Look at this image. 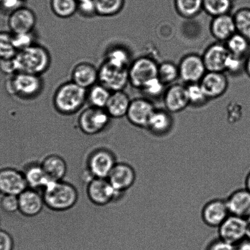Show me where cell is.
Here are the masks:
<instances>
[{
	"instance_id": "1",
	"label": "cell",
	"mask_w": 250,
	"mask_h": 250,
	"mask_svg": "<svg viewBox=\"0 0 250 250\" xmlns=\"http://www.w3.org/2000/svg\"><path fill=\"white\" fill-rule=\"evenodd\" d=\"M87 104V90L72 81L61 83L53 93V108L62 116H70L80 112Z\"/></svg>"
},
{
	"instance_id": "2",
	"label": "cell",
	"mask_w": 250,
	"mask_h": 250,
	"mask_svg": "<svg viewBox=\"0 0 250 250\" xmlns=\"http://www.w3.org/2000/svg\"><path fill=\"white\" fill-rule=\"evenodd\" d=\"M17 73L43 76L50 68L51 56L45 46L36 43L20 51L14 58Z\"/></svg>"
},
{
	"instance_id": "3",
	"label": "cell",
	"mask_w": 250,
	"mask_h": 250,
	"mask_svg": "<svg viewBox=\"0 0 250 250\" xmlns=\"http://www.w3.org/2000/svg\"><path fill=\"white\" fill-rule=\"evenodd\" d=\"M44 85L43 76L17 72L9 76L6 89L11 96L20 101L31 102L43 94Z\"/></svg>"
},
{
	"instance_id": "4",
	"label": "cell",
	"mask_w": 250,
	"mask_h": 250,
	"mask_svg": "<svg viewBox=\"0 0 250 250\" xmlns=\"http://www.w3.org/2000/svg\"><path fill=\"white\" fill-rule=\"evenodd\" d=\"M45 205L54 211L69 210L77 203L78 194L76 188L64 181H51L43 189Z\"/></svg>"
},
{
	"instance_id": "5",
	"label": "cell",
	"mask_w": 250,
	"mask_h": 250,
	"mask_svg": "<svg viewBox=\"0 0 250 250\" xmlns=\"http://www.w3.org/2000/svg\"><path fill=\"white\" fill-rule=\"evenodd\" d=\"M111 120L105 109L88 106L79 112L77 124L83 133L92 136L105 131Z\"/></svg>"
},
{
	"instance_id": "6",
	"label": "cell",
	"mask_w": 250,
	"mask_h": 250,
	"mask_svg": "<svg viewBox=\"0 0 250 250\" xmlns=\"http://www.w3.org/2000/svg\"><path fill=\"white\" fill-rule=\"evenodd\" d=\"M159 63L153 58L140 56L132 61L128 68L129 84L141 90L149 80L158 77Z\"/></svg>"
},
{
	"instance_id": "7",
	"label": "cell",
	"mask_w": 250,
	"mask_h": 250,
	"mask_svg": "<svg viewBox=\"0 0 250 250\" xmlns=\"http://www.w3.org/2000/svg\"><path fill=\"white\" fill-rule=\"evenodd\" d=\"M98 69V83L110 92L124 90L129 84L128 68L116 67L102 61Z\"/></svg>"
},
{
	"instance_id": "8",
	"label": "cell",
	"mask_w": 250,
	"mask_h": 250,
	"mask_svg": "<svg viewBox=\"0 0 250 250\" xmlns=\"http://www.w3.org/2000/svg\"><path fill=\"white\" fill-rule=\"evenodd\" d=\"M123 194L115 190L107 178H92L88 181V197L95 205H109L121 198Z\"/></svg>"
},
{
	"instance_id": "9",
	"label": "cell",
	"mask_w": 250,
	"mask_h": 250,
	"mask_svg": "<svg viewBox=\"0 0 250 250\" xmlns=\"http://www.w3.org/2000/svg\"><path fill=\"white\" fill-rule=\"evenodd\" d=\"M116 163V158L111 151L97 149L88 159V172L92 178H107Z\"/></svg>"
},
{
	"instance_id": "10",
	"label": "cell",
	"mask_w": 250,
	"mask_h": 250,
	"mask_svg": "<svg viewBox=\"0 0 250 250\" xmlns=\"http://www.w3.org/2000/svg\"><path fill=\"white\" fill-rule=\"evenodd\" d=\"M178 67L180 78L185 84L199 83L207 72L202 56L195 53L183 56Z\"/></svg>"
},
{
	"instance_id": "11",
	"label": "cell",
	"mask_w": 250,
	"mask_h": 250,
	"mask_svg": "<svg viewBox=\"0 0 250 250\" xmlns=\"http://www.w3.org/2000/svg\"><path fill=\"white\" fill-rule=\"evenodd\" d=\"M248 222L246 219L229 215L224 222L218 228L219 238L237 246L246 239Z\"/></svg>"
},
{
	"instance_id": "12",
	"label": "cell",
	"mask_w": 250,
	"mask_h": 250,
	"mask_svg": "<svg viewBox=\"0 0 250 250\" xmlns=\"http://www.w3.org/2000/svg\"><path fill=\"white\" fill-rule=\"evenodd\" d=\"M28 188L22 171L11 167L0 168V195L19 196Z\"/></svg>"
},
{
	"instance_id": "13",
	"label": "cell",
	"mask_w": 250,
	"mask_h": 250,
	"mask_svg": "<svg viewBox=\"0 0 250 250\" xmlns=\"http://www.w3.org/2000/svg\"><path fill=\"white\" fill-rule=\"evenodd\" d=\"M156 109L151 100L146 97L136 98L131 100L126 117L134 126L146 129L149 119Z\"/></svg>"
},
{
	"instance_id": "14",
	"label": "cell",
	"mask_w": 250,
	"mask_h": 250,
	"mask_svg": "<svg viewBox=\"0 0 250 250\" xmlns=\"http://www.w3.org/2000/svg\"><path fill=\"white\" fill-rule=\"evenodd\" d=\"M37 23V16L33 9L23 6L8 16L7 26L12 34H21L34 31Z\"/></svg>"
},
{
	"instance_id": "15",
	"label": "cell",
	"mask_w": 250,
	"mask_h": 250,
	"mask_svg": "<svg viewBox=\"0 0 250 250\" xmlns=\"http://www.w3.org/2000/svg\"><path fill=\"white\" fill-rule=\"evenodd\" d=\"M98 77V67L90 61H79L70 70V80L87 90L97 84Z\"/></svg>"
},
{
	"instance_id": "16",
	"label": "cell",
	"mask_w": 250,
	"mask_h": 250,
	"mask_svg": "<svg viewBox=\"0 0 250 250\" xmlns=\"http://www.w3.org/2000/svg\"><path fill=\"white\" fill-rule=\"evenodd\" d=\"M136 179L133 167L125 163H116L107 178L115 190L123 193L134 186Z\"/></svg>"
},
{
	"instance_id": "17",
	"label": "cell",
	"mask_w": 250,
	"mask_h": 250,
	"mask_svg": "<svg viewBox=\"0 0 250 250\" xmlns=\"http://www.w3.org/2000/svg\"><path fill=\"white\" fill-rule=\"evenodd\" d=\"M229 54L225 43L217 42L208 46L202 55L207 72H225Z\"/></svg>"
},
{
	"instance_id": "18",
	"label": "cell",
	"mask_w": 250,
	"mask_h": 250,
	"mask_svg": "<svg viewBox=\"0 0 250 250\" xmlns=\"http://www.w3.org/2000/svg\"><path fill=\"white\" fill-rule=\"evenodd\" d=\"M230 215L226 200L215 198L205 203L202 210L203 222L207 227L219 228Z\"/></svg>"
},
{
	"instance_id": "19",
	"label": "cell",
	"mask_w": 250,
	"mask_h": 250,
	"mask_svg": "<svg viewBox=\"0 0 250 250\" xmlns=\"http://www.w3.org/2000/svg\"><path fill=\"white\" fill-rule=\"evenodd\" d=\"M199 83L210 100L222 97L229 87L228 78L225 72H207Z\"/></svg>"
},
{
	"instance_id": "20",
	"label": "cell",
	"mask_w": 250,
	"mask_h": 250,
	"mask_svg": "<svg viewBox=\"0 0 250 250\" xmlns=\"http://www.w3.org/2000/svg\"><path fill=\"white\" fill-rule=\"evenodd\" d=\"M166 111L171 114L179 113L189 106L186 85L178 83L169 85L163 96Z\"/></svg>"
},
{
	"instance_id": "21",
	"label": "cell",
	"mask_w": 250,
	"mask_h": 250,
	"mask_svg": "<svg viewBox=\"0 0 250 250\" xmlns=\"http://www.w3.org/2000/svg\"><path fill=\"white\" fill-rule=\"evenodd\" d=\"M19 212L24 216L35 217L40 214L45 203L38 191L28 188L19 196Z\"/></svg>"
},
{
	"instance_id": "22",
	"label": "cell",
	"mask_w": 250,
	"mask_h": 250,
	"mask_svg": "<svg viewBox=\"0 0 250 250\" xmlns=\"http://www.w3.org/2000/svg\"><path fill=\"white\" fill-rule=\"evenodd\" d=\"M210 32L217 42L225 43L237 32L233 15L227 14L213 17Z\"/></svg>"
},
{
	"instance_id": "23",
	"label": "cell",
	"mask_w": 250,
	"mask_h": 250,
	"mask_svg": "<svg viewBox=\"0 0 250 250\" xmlns=\"http://www.w3.org/2000/svg\"><path fill=\"white\" fill-rule=\"evenodd\" d=\"M230 215L247 219L250 215V192L246 188L234 190L226 200Z\"/></svg>"
},
{
	"instance_id": "24",
	"label": "cell",
	"mask_w": 250,
	"mask_h": 250,
	"mask_svg": "<svg viewBox=\"0 0 250 250\" xmlns=\"http://www.w3.org/2000/svg\"><path fill=\"white\" fill-rule=\"evenodd\" d=\"M174 121L170 112L166 109H156L149 119L146 129L154 136H166L173 129Z\"/></svg>"
},
{
	"instance_id": "25",
	"label": "cell",
	"mask_w": 250,
	"mask_h": 250,
	"mask_svg": "<svg viewBox=\"0 0 250 250\" xmlns=\"http://www.w3.org/2000/svg\"><path fill=\"white\" fill-rule=\"evenodd\" d=\"M131 99L124 90L112 92L105 109L112 119L126 117Z\"/></svg>"
},
{
	"instance_id": "26",
	"label": "cell",
	"mask_w": 250,
	"mask_h": 250,
	"mask_svg": "<svg viewBox=\"0 0 250 250\" xmlns=\"http://www.w3.org/2000/svg\"><path fill=\"white\" fill-rule=\"evenodd\" d=\"M132 61L130 51L120 44L110 45L105 51L102 60L105 62L121 68H129Z\"/></svg>"
},
{
	"instance_id": "27",
	"label": "cell",
	"mask_w": 250,
	"mask_h": 250,
	"mask_svg": "<svg viewBox=\"0 0 250 250\" xmlns=\"http://www.w3.org/2000/svg\"><path fill=\"white\" fill-rule=\"evenodd\" d=\"M41 164L46 175L51 181H62L67 173V164L65 159L57 154L45 157Z\"/></svg>"
},
{
	"instance_id": "28",
	"label": "cell",
	"mask_w": 250,
	"mask_h": 250,
	"mask_svg": "<svg viewBox=\"0 0 250 250\" xmlns=\"http://www.w3.org/2000/svg\"><path fill=\"white\" fill-rule=\"evenodd\" d=\"M28 188L36 190L46 187L51 181L49 180L41 164L31 163L22 171Z\"/></svg>"
},
{
	"instance_id": "29",
	"label": "cell",
	"mask_w": 250,
	"mask_h": 250,
	"mask_svg": "<svg viewBox=\"0 0 250 250\" xmlns=\"http://www.w3.org/2000/svg\"><path fill=\"white\" fill-rule=\"evenodd\" d=\"M112 92L97 83L87 90L88 106L105 109Z\"/></svg>"
},
{
	"instance_id": "30",
	"label": "cell",
	"mask_w": 250,
	"mask_h": 250,
	"mask_svg": "<svg viewBox=\"0 0 250 250\" xmlns=\"http://www.w3.org/2000/svg\"><path fill=\"white\" fill-rule=\"evenodd\" d=\"M203 0H174L176 12L185 19H192L203 11Z\"/></svg>"
},
{
	"instance_id": "31",
	"label": "cell",
	"mask_w": 250,
	"mask_h": 250,
	"mask_svg": "<svg viewBox=\"0 0 250 250\" xmlns=\"http://www.w3.org/2000/svg\"><path fill=\"white\" fill-rule=\"evenodd\" d=\"M225 44L229 53L232 55L246 58L250 51V42L237 32L227 39Z\"/></svg>"
},
{
	"instance_id": "32",
	"label": "cell",
	"mask_w": 250,
	"mask_h": 250,
	"mask_svg": "<svg viewBox=\"0 0 250 250\" xmlns=\"http://www.w3.org/2000/svg\"><path fill=\"white\" fill-rule=\"evenodd\" d=\"M98 16L113 17L124 9L126 0H94Z\"/></svg>"
},
{
	"instance_id": "33",
	"label": "cell",
	"mask_w": 250,
	"mask_h": 250,
	"mask_svg": "<svg viewBox=\"0 0 250 250\" xmlns=\"http://www.w3.org/2000/svg\"><path fill=\"white\" fill-rule=\"evenodd\" d=\"M51 12L60 19H66L77 14V0H50Z\"/></svg>"
},
{
	"instance_id": "34",
	"label": "cell",
	"mask_w": 250,
	"mask_h": 250,
	"mask_svg": "<svg viewBox=\"0 0 250 250\" xmlns=\"http://www.w3.org/2000/svg\"><path fill=\"white\" fill-rule=\"evenodd\" d=\"M233 3L232 0H203V9L205 13L213 18L231 14Z\"/></svg>"
},
{
	"instance_id": "35",
	"label": "cell",
	"mask_w": 250,
	"mask_h": 250,
	"mask_svg": "<svg viewBox=\"0 0 250 250\" xmlns=\"http://www.w3.org/2000/svg\"><path fill=\"white\" fill-rule=\"evenodd\" d=\"M158 77L166 86L175 84L180 78L178 65L169 61L159 63Z\"/></svg>"
},
{
	"instance_id": "36",
	"label": "cell",
	"mask_w": 250,
	"mask_h": 250,
	"mask_svg": "<svg viewBox=\"0 0 250 250\" xmlns=\"http://www.w3.org/2000/svg\"><path fill=\"white\" fill-rule=\"evenodd\" d=\"M185 85L189 106L202 107L210 101L200 83H192Z\"/></svg>"
},
{
	"instance_id": "37",
	"label": "cell",
	"mask_w": 250,
	"mask_h": 250,
	"mask_svg": "<svg viewBox=\"0 0 250 250\" xmlns=\"http://www.w3.org/2000/svg\"><path fill=\"white\" fill-rule=\"evenodd\" d=\"M236 31L250 42V7H244L233 14Z\"/></svg>"
},
{
	"instance_id": "38",
	"label": "cell",
	"mask_w": 250,
	"mask_h": 250,
	"mask_svg": "<svg viewBox=\"0 0 250 250\" xmlns=\"http://www.w3.org/2000/svg\"><path fill=\"white\" fill-rule=\"evenodd\" d=\"M17 53L11 32L0 31V60H11Z\"/></svg>"
},
{
	"instance_id": "39",
	"label": "cell",
	"mask_w": 250,
	"mask_h": 250,
	"mask_svg": "<svg viewBox=\"0 0 250 250\" xmlns=\"http://www.w3.org/2000/svg\"><path fill=\"white\" fill-rule=\"evenodd\" d=\"M166 89V85L156 77L147 82L140 90L147 99L151 100L163 97Z\"/></svg>"
},
{
	"instance_id": "40",
	"label": "cell",
	"mask_w": 250,
	"mask_h": 250,
	"mask_svg": "<svg viewBox=\"0 0 250 250\" xmlns=\"http://www.w3.org/2000/svg\"><path fill=\"white\" fill-rule=\"evenodd\" d=\"M225 73H227L233 77H237L246 73V58L229 54L225 64Z\"/></svg>"
},
{
	"instance_id": "41",
	"label": "cell",
	"mask_w": 250,
	"mask_h": 250,
	"mask_svg": "<svg viewBox=\"0 0 250 250\" xmlns=\"http://www.w3.org/2000/svg\"><path fill=\"white\" fill-rule=\"evenodd\" d=\"M12 36L15 47L18 52L38 43L36 34L34 33V31L28 33L12 34Z\"/></svg>"
},
{
	"instance_id": "42",
	"label": "cell",
	"mask_w": 250,
	"mask_h": 250,
	"mask_svg": "<svg viewBox=\"0 0 250 250\" xmlns=\"http://www.w3.org/2000/svg\"><path fill=\"white\" fill-rule=\"evenodd\" d=\"M0 210L7 214H13L19 211V197L13 195H1Z\"/></svg>"
},
{
	"instance_id": "43",
	"label": "cell",
	"mask_w": 250,
	"mask_h": 250,
	"mask_svg": "<svg viewBox=\"0 0 250 250\" xmlns=\"http://www.w3.org/2000/svg\"><path fill=\"white\" fill-rule=\"evenodd\" d=\"M77 14L86 19H92L98 16L94 0H80L77 1Z\"/></svg>"
},
{
	"instance_id": "44",
	"label": "cell",
	"mask_w": 250,
	"mask_h": 250,
	"mask_svg": "<svg viewBox=\"0 0 250 250\" xmlns=\"http://www.w3.org/2000/svg\"><path fill=\"white\" fill-rule=\"evenodd\" d=\"M243 114V108L241 104L231 102L227 107V119L230 124H236L241 119Z\"/></svg>"
},
{
	"instance_id": "45",
	"label": "cell",
	"mask_w": 250,
	"mask_h": 250,
	"mask_svg": "<svg viewBox=\"0 0 250 250\" xmlns=\"http://www.w3.org/2000/svg\"><path fill=\"white\" fill-rule=\"evenodd\" d=\"M14 241L9 232L0 229V250H14Z\"/></svg>"
},
{
	"instance_id": "46",
	"label": "cell",
	"mask_w": 250,
	"mask_h": 250,
	"mask_svg": "<svg viewBox=\"0 0 250 250\" xmlns=\"http://www.w3.org/2000/svg\"><path fill=\"white\" fill-rule=\"evenodd\" d=\"M205 250H236V246L218 238L210 242Z\"/></svg>"
},
{
	"instance_id": "47",
	"label": "cell",
	"mask_w": 250,
	"mask_h": 250,
	"mask_svg": "<svg viewBox=\"0 0 250 250\" xmlns=\"http://www.w3.org/2000/svg\"><path fill=\"white\" fill-rule=\"evenodd\" d=\"M22 0H2L0 6L9 16L19 7L24 6Z\"/></svg>"
},
{
	"instance_id": "48",
	"label": "cell",
	"mask_w": 250,
	"mask_h": 250,
	"mask_svg": "<svg viewBox=\"0 0 250 250\" xmlns=\"http://www.w3.org/2000/svg\"><path fill=\"white\" fill-rule=\"evenodd\" d=\"M236 246V250H250V241L247 239H244Z\"/></svg>"
},
{
	"instance_id": "49",
	"label": "cell",
	"mask_w": 250,
	"mask_h": 250,
	"mask_svg": "<svg viewBox=\"0 0 250 250\" xmlns=\"http://www.w3.org/2000/svg\"><path fill=\"white\" fill-rule=\"evenodd\" d=\"M246 73L250 78V51L246 58Z\"/></svg>"
},
{
	"instance_id": "50",
	"label": "cell",
	"mask_w": 250,
	"mask_h": 250,
	"mask_svg": "<svg viewBox=\"0 0 250 250\" xmlns=\"http://www.w3.org/2000/svg\"><path fill=\"white\" fill-rule=\"evenodd\" d=\"M245 185H246V188H245L250 192V171L246 176Z\"/></svg>"
},
{
	"instance_id": "51",
	"label": "cell",
	"mask_w": 250,
	"mask_h": 250,
	"mask_svg": "<svg viewBox=\"0 0 250 250\" xmlns=\"http://www.w3.org/2000/svg\"><path fill=\"white\" fill-rule=\"evenodd\" d=\"M246 239L250 241V226L248 225V229H247Z\"/></svg>"
},
{
	"instance_id": "52",
	"label": "cell",
	"mask_w": 250,
	"mask_h": 250,
	"mask_svg": "<svg viewBox=\"0 0 250 250\" xmlns=\"http://www.w3.org/2000/svg\"><path fill=\"white\" fill-rule=\"evenodd\" d=\"M247 222H248V225H249V226H250V215H249L248 218H247Z\"/></svg>"
},
{
	"instance_id": "53",
	"label": "cell",
	"mask_w": 250,
	"mask_h": 250,
	"mask_svg": "<svg viewBox=\"0 0 250 250\" xmlns=\"http://www.w3.org/2000/svg\"><path fill=\"white\" fill-rule=\"evenodd\" d=\"M1 224H2L1 218V216H0V229H1Z\"/></svg>"
},
{
	"instance_id": "54",
	"label": "cell",
	"mask_w": 250,
	"mask_h": 250,
	"mask_svg": "<svg viewBox=\"0 0 250 250\" xmlns=\"http://www.w3.org/2000/svg\"><path fill=\"white\" fill-rule=\"evenodd\" d=\"M22 1H23L24 2V1H26V0H22Z\"/></svg>"
},
{
	"instance_id": "55",
	"label": "cell",
	"mask_w": 250,
	"mask_h": 250,
	"mask_svg": "<svg viewBox=\"0 0 250 250\" xmlns=\"http://www.w3.org/2000/svg\"><path fill=\"white\" fill-rule=\"evenodd\" d=\"M2 0H0V3H1Z\"/></svg>"
},
{
	"instance_id": "56",
	"label": "cell",
	"mask_w": 250,
	"mask_h": 250,
	"mask_svg": "<svg viewBox=\"0 0 250 250\" xmlns=\"http://www.w3.org/2000/svg\"><path fill=\"white\" fill-rule=\"evenodd\" d=\"M77 1H80V0H77Z\"/></svg>"
},
{
	"instance_id": "57",
	"label": "cell",
	"mask_w": 250,
	"mask_h": 250,
	"mask_svg": "<svg viewBox=\"0 0 250 250\" xmlns=\"http://www.w3.org/2000/svg\"><path fill=\"white\" fill-rule=\"evenodd\" d=\"M232 1H235V0H232Z\"/></svg>"
}]
</instances>
